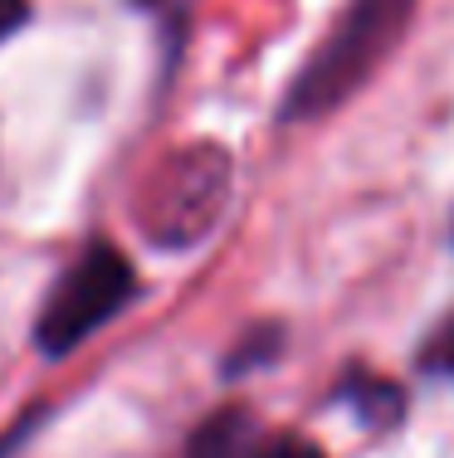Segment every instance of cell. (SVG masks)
Listing matches in <instances>:
<instances>
[{
  "mask_svg": "<svg viewBox=\"0 0 454 458\" xmlns=\"http://www.w3.org/2000/svg\"><path fill=\"white\" fill-rule=\"evenodd\" d=\"M347 400L356 405L366 424H386L406 410V395L391 386V380H376V376H352L347 380Z\"/></svg>",
  "mask_w": 454,
  "mask_h": 458,
  "instance_id": "5",
  "label": "cell"
},
{
  "mask_svg": "<svg viewBox=\"0 0 454 458\" xmlns=\"http://www.w3.org/2000/svg\"><path fill=\"white\" fill-rule=\"evenodd\" d=\"M420 366H425L430 376H454V318L440 322V332L425 342V352H420Z\"/></svg>",
  "mask_w": 454,
  "mask_h": 458,
  "instance_id": "6",
  "label": "cell"
},
{
  "mask_svg": "<svg viewBox=\"0 0 454 458\" xmlns=\"http://www.w3.org/2000/svg\"><path fill=\"white\" fill-rule=\"evenodd\" d=\"M133 293V264L117 254L113 244H93L89 254H79V264L59 278V288L49 293L45 312L35 322V346L45 356H64L83 342L89 332L113 318Z\"/></svg>",
  "mask_w": 454,
  "mask_h": 458,
  "instance_id": "3",
  "label": "cell"
},
{
  "mask_svg": "<svg viewBox=\"0 0 454 458\" xmlns=\"http://www.w3.org/2000/svg\"><path fill=\"white\" fill-rule=\"evenodd\" d=\"M406 20H410V0H352L347 20L328 39V49L303 69L294 93L284 98V117H318L328 107H338L347 93H356L372 79L376 64L396 49Z\"/></svg>",
  "mask_w": 454,
  "mask_h": 458,
  "instance_id": "1",
  "label": "cell"
},
{
  "mask_svg": "<svg viewBox=\"0 0 454 458\" xmlns=\"http://www.w3.org/2000/svg\"><path fill=\"white\" fill-rule=\"evenodd\" d=\"M191 458H250V414L244 410H220L196 429Z\"/></svg>",
  "mask_w": 454,
  "mask_h": 458,
  "instance_id": "4",
  "label": "cell"
},
{
  "mask_svg": "<svg viewBox=\"0 0 454 458\" xmlns=\"http://www.w3.org/2000/svg\"><path fill=\"white\" fill-rule=\"evenodd\" d=\"M133 5H161V0H133Z\"/></svg>",
  "mask_w": 454,
  "mask_h": 458,
  "instance_id": "9",
  "label": "cell"
},
{
  "mask_svg": "<svg viewBox=\"0 0 454 458\" xmlns=\"http://www.w3.org/2000/svg\"><path fill=\"white\" fill-rule=\"evenodd\" d=\"M25 20V0H0V39Z\"/></svg>",
  "mask_w": 454,
  "mask_h": 458,
  "instance_id": "8",
  "label": "cell"
},
{
  "mask_svg": "<svg viewBox=\"0 0 454 458\" xmlns=\"http://www.w3.org/2000/svg\"><path fill=\"white\" fill-rule=\"evenodd\" d=\"M250 458H322V449L313 439H303V434H278V439L259 444Z\"/></svg>",
  "mask_w": 454,
  "mask_h": 458,
  "instance_id": "7",
  "label": "cell"
},
{
  "mask_svg": "<svg viewBox=\"0 0 454 458\" xmlns=\"http://www.w3.org/2000/svg\"><path fill=\"white\" fill-rule=\"evenodd\" d=\"M230 200V161L220 147H186L167 157L142 185V225L157 244L186 249L210 234Z\"/></svg>",
  "mask_w": 454,
  "mask_h": 458,
  "instance_id": "2",
  "label": "cell"
}]
</instances>
